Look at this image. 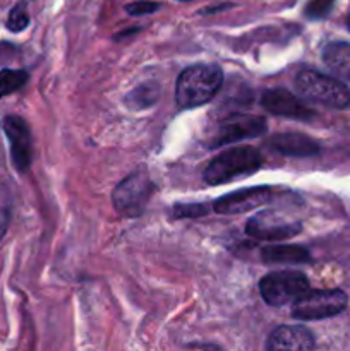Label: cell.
I'll return each instance as SVG.
<instances>
[{
  "mask_svg": "<svg viewBox=\"0 0 350 351\" xmlns=\"http://www.w3.org/2000/svg\"><path fill=\"white\" fill-rule=\"evenodd\" d=\"M223 84V71L216 64H196L180 72L175 84V101L180 108H196L216 96Z\"/></svg>",
  "mask_w": 350,
  "mask_h": 351,
  "instance_id": "obj_1",
  "label": "cell"
},
{
  "mask_svg": "<svg viewBox=\"0 0 350 351\" xmlns=\"http://www.w3.org/2000/svg\"><path fill=\"white\" fill-rule=\"evenodd\" d=\"M263 165L261 153L253 146H235L216 154L206 167L202 178L208 185H220L249 177Z\"/></svg>",
  "mask_w": 350,
  "mask_h": 351,
  "instance_id": "obj_2",
  "label": "cell"
},
{
  "mask_svg": "<svg viewBox=\"0 0 350 351\" xmlns=\"http://www.w3.org/2000/svg\"><path fill=\"white\" fill-rule=\"evenodd\" d=\"M295 89L304 99L335 110L350 105V89L342 81L321 74L312 69H304L295 77Z\"/></svg>",
  "mask_w": 350,
  "mask_h": 351,
  "instance_id": "obj_3",
  "label": "cell"
},
{
  "mask_svg": "<svg viewBox=\"0 0 350 351\" xmlns=\"http://www.w3.org/2000/svg\"><path fill=\"white\" fill-rule=\"evenodd\" d=\"M349 298L342 290H307L292 305V317L297 321H321L345 311Z\"/></svg>",
  "mask_w": 350,
  "mask_h": 351,
  "instance_id": "obj_4",
  "label": "cell"
},
{
  "mask_svg": "<svg viewBox=\"0 0 350 351\" xmlns=\"http://www.w3.org/2000/svg\"><path fill=\"white\" fill-rule=\"evenodd\" d=\"M154 192V184L146 171H134L119 182L112 194L113 208L119 215L134 218L141 216L146 209L148 201Z\"/></svg>",
  "mask_w": 350,
  "mask_h": 351,
  "instance_id": "obj_5",
  "label": "cell"
},
{
  "mask_svg": "<svg viewBox=\"0 0 350 351\" xmlns=\"http://www.w3.org/2000/svg\"><path fill=\"white\" fill-rule=\"evenodd\" d=\"M307 290L309 280L301 271H275L259 281L261 297L271 307L294 304Z\"/></svg>",
  "mask_w": 350,
  "mask_h": 351,
  "instance_id": "obj_6",
  "label": "cell"
},
{
  "mask_svg": "<svg viewBox=\"0 0 350 351\" xmlns=\"http://www.w3.org/2000/svg\"><path fill=\"white\" fill-rule=\"evenodd\" d=\"M301 223L277 211H261L246 223L247 235L264 242H281V240L294 239L301 233Z\"/></svg>",
  "mask_w": 350,
  "mask_h": 351,
  "instance_id": "obj_7",
  "label": "cell"
},
{
  "mask_svg": "<svg viewBox=\"0 0 350 351\" xmlns=\"http://www.w3.org/2000/svg\"><path fill=\"white\" fill-rule=\"evenodd\" d=\"M268 130V123L263 117L257 115H230L218 123L215 139L209 147L226 146L244 139L263 136Z\"/></svg>",
  "mask_w": 350,
  "mask_h": 351,
  "instance_id": "obj_8",
  "label": "cell"
},
{
  "mask_svg": "<svg viewBox=\"0 0 350 351\" xmlns=\"http://www.w3.org/2000/svg\"><path fill=\"white\" fill-rule=\"evenodd\" d=\"M3 132L10 143V156L17 171L24 173L33 160V141L27 123L21 117H5L2 122Z\"/></svg>",
  "mask_w": 350,
  "mask_h": 351,
  "instance_id": "obj_9",
  "label": "cell"
},
{
  "mask_svg": "<svg viewBox=\"0 0 350 351\" xmlns=\"http://www.w3.org/2000/svg\"><path fill=\"white\" fill-rule=\"evenodd\" d=\"M261 105L277 117L294 120H311L316 117L314 110L309 108L302 99L292 95L287 89H266L261 96Z\"/></svg>",
  "mask_w": 350,
  "mask_h": 351,
  "instance_id": "obj_10",
  "label": "cell"
},
{
  "mask_svg": "<svg viewBox=\"0 0 350 351\" xmlns=\"http://www.w3.org/2000/svg\"><path fill=\"white\" fill-rule=\"evenodd\" d=\"M273 192L270 187H250L235 191L232 194L222 195L213 202V209L218 215H240V213H249L259 206L266 204L271 199Z\"/></svg>",
  "mask_w": 350,
  "mask_h": 351,
  "instance_id": "obj_11",
  "label": "cell"
},
{
  "mask_svg": "<svg viewBox=\"0 0 350 351\" xmlns=\"http://www.w3.org/2000/svg\"><path fill=\"white\" fill-rule=\"evenodd\" d=\"M316 345L314 335L305 326H280L270 335L266 350L270 351H307Z\"/></svg>",
  "mask_w": 350,
  "mask_h": 351,
  "instance_id": "obj_12",
  "label": "cell"
},
{
  "mask_svg": "<svg viewBox=\"0 0 350 351\" xmlns=\"http://www.w3.org/2000/svg\"><path fill=\"white\" fill-rule=\"evenodd\" d=\"M266 144L283 156L309 158L319 153V144L304 134H275L266 141Z\"/></svg>",
  "mask_w": 350,
  "mask_h": 351,
  "instance_id": "obj_13",
  "label": "cell"
},
{
  "mask_svg": "<svg viewBox=\"0 0 350 351\" xmlns=\"http://www.w3.org/2000/svg\"><path fill=\"white\" fill-rule=\"evenodd\" d=\"M323 62L340 79L350 81V43L331 41L323 50Z\"/></svg>",
  "mask_w": 350,
  "mask_h": 351,
  "instance_id": "obj_14",
  "label": "cell"
},
{
  "mask_svg": "<svg viewBox=\"0 0 350 351\" xmlns=\"http://www.w3.org/2000/svg\"><path fill=\"white\" fill-rule=\"evenodd\" d=\"M261 259L266 264H305L311 254L299 245H266L261 250Z\"/></svg>",
  "mask_w": 350,
  "mask_h": 351,
  "instance_id": "obj_15",
  "label": "cell"
},
{
  "mask_svg": "<svg viewBox=\"0 0 350 351\" xmlns=\"http://www.w3.org/2000/svg\"><path fill=\"white\" fill-rule=\"evenodd\" d=\"M160 95V88H158L156 82H144L139 88L132 89L127 96V103L134 108H146L151 106L158 99Z\"/></svg>",
  "mask_w": 350,
  "mask_h": 351,
  "instance_id": "obj_16",
  "label": "cell"
},
{
  "mask_svg": "<svg viewBox=\"0 0 350 351\" xmlns=\"http://www.w3.org/2000/svg\"><path fill=\"white\" fill-rule=\"evenodd\" d=\"M27 82V72L21 69H2L0 71V98L12 95Z\"/></svg>",
  "mask_w": 350,
  "mask_h": 351,
  "instance_id": "obj_17",
  "label": "cell"
},
{
  "mask_svg": "<svg viewBox=\"0 0 350 351\" xmlns=\"http://www.w3.org/2000/svg\"><path fill=\"white\" fill-rule=\"evenodd\" d=\"M27 24H30V14H27L26 5L17 3L7 17V29L12 31V33H21L23 29H26Z\"/></svg>",
  "mask_w": 350,
  "mask_h": 351,
  "instance_id": "obj_18",
  "label": "cell"
},
{
  "mask_svg": "<svg viewBox=\"0 0 350 351\" xmlns=\"http://www.w3.org/2000/svg\"><path fill=\"white\" fill-rule=\"evenodd\" d=\"M335 0H309L305 5L304 14L309 19H323L329 14Z\"/></svg>",
  "mask_w": 350,
  "mask_h": 351,
  "instance_id": "obj_19",
  "label": "cell"
},
{
  "mask_svg": "<svg viewBox=\"0 0 350 351\" xmlns=\"http://www.w3.org/2000/svg\"><path fill=\"white\" fill-rule=\"evenodd\" d=\"M160 7V2H153V0H137V2L127 3L126 10L130 16H146V14L156 12Z\"/></svg>",
  "mask_w": 350,
  "mask_h": 351,
  "instance_id": "obj_20",
  "label": "cell"
},
{
  "mask_svg": "<svg viewBox=\"0 0 350 351\" xmlns=\"http://www.w3.org/2000/svg\"><path fill=\"white\" fill-rule=\"evenodd\" d=\"M10 219V199L5 191H0V240L3 239Z\"/></svg>",
  "mask_w": 350,
  "mask_h": 351,
  "instance_id": "obj_21",
  "label": "cell"
},
{
  "mask_svg": "<svg viewBox=\"0 0 350 351\" xmlns=\"http://www.w3.org/2000/svg\"><path fill=\"white\" fill-rule=\"evenodd\" d=\"M177 218H187V216H205L208 213V206L202 204H178L174 208Z\"/></svg>",
  "mask_w": 350,
  "mask_h": 351,
  "instance_id": "obj_22",
  "label": "cell"
},
{
  "mask_svg": "<svg viewBox=\"0 0 350 351\" xmlns=\"http://www.w3.org/2000/svg\"><path fill=\"white\" fill-rule=\"evenodd\" d=\"M347 26H349V29H350V12H349V16H347Z\"/></svg>",
  "mask_w": 350,
  "mask_h": 351,
  "instance_id": "obj_23",
  "label": "cell"
},
{
  "mask_svg": "<svg viewBox=\"0 0 350 351\" xmlns=\"http://www.w3.org/2000/svg\"><path fill=\"white\" fill-rule=\"evenodd\" d=\"M177 2H189V0H177Z\"/></svg>",
  "mask_w": 350,
  "mask_h": 351,
  "instance_id": "obj_24",
  "label": "cell"
}]
</instances>
